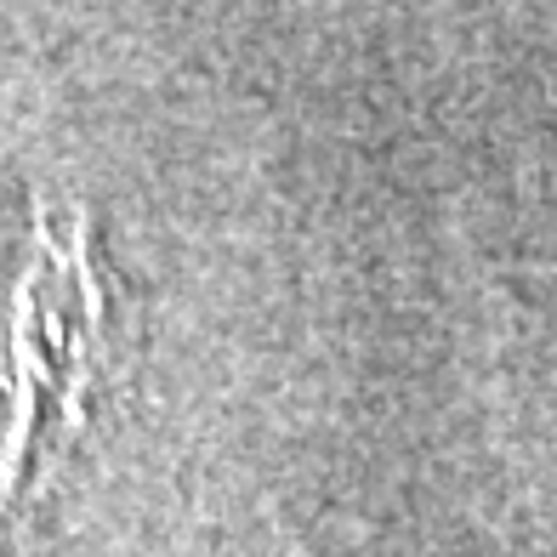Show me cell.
Returning <instances> with one entry per match:
<instances>
[{
    "mask_svg": "<svg viewBox=\"0 0 557 557\" xmlns=\"http://www.w3.org/2000/svg\"><path fill=\"white\" fill-rule=\"evenodd\" d=\"M120 290L86 206L35 199L0 273V512L35 506L81 449L97 393L120 375Z\"/></svg>",
    "mask_w": 557,
    "mask_h": 557,
    "instance_id": "obj_1",
    "label": "cell"
}]
</instances>
